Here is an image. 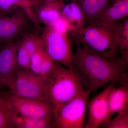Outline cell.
Returning <instances> with one entry per match:
<instances>
[{
    "mask_svg": "<svg viewBox=\"0 0 128 128\" xmlns=\"http://www.w3.org/2000/svg\"><path fill=\"white\" fill-rule=\"evenodd\" d=\"M73 64L83 88L91 92L108 83L119 85L128 75V69L79 46L73 54Z\"/></svg>",
    "mask_w": 128,
    "mask_h": 128,
    "instance_id": "cell-1",
    "label": "cell"
},
{
    "mask_svg": "<svg viewBox=\"0 0 128 128\" xmlns=\"http://www.w3.org/2000/svg\"><path fill=\"white\" fill-rule=\"evenodd\" d=\"M119 23L106 25L98 23L86 26L76 40L78 46L118 64Z\"/></svg>",
    "mask_w": 128,
    "mask_h": 128,
    "instance_id": "cell-2",
    "label": "cell"
},
{
    "mask_svg": "<svg viewBox=\"0 0 128 128\" xmlns=\"http://www.w3.org/2000/svg\"><path fill=\"white\" fill-rule=\"evenodd\" d=\"M47 83L48 100L54 107L71 101L86 91L74 69L57 62Z\"/></svg>",
    "mask_w": 128,
    "mask_h": 128,
    "instance_id": "cell-3",
    "label": "cell"
},
{
    "mask_svg": "<svg viewBox=\"0 0 128 128\" xmlns=\"http://www.w3.org/2000/svg\"><path fill=\"white\" fill-rule=\"evenodd\" d=\"M91 92L89 90H86L71 101L54 106V128H84L88 100Z\"/></svg>",
    "mask_w": 128,
    "mask_h": 128,
    "instance_id": "cell-4",
    "label": "cell"
},
{
    "mask_svg": "<svg viewBox=\"0 0 128 128\" xmlns=\"http://www.w3.org/2000/svg\"><path fill=\"white\" fill-rule=\"evenodd\" d=\"M28 9L18 8L0 14V45L20 40L33 32L34 23Z\"/></svg>",
    "mask_w": 128,
    "mask_h": 128,
    "instance_id": "cell-5",
    "label": "cell"
},
{
    "mask_svg": "<svg viewBox=\"0 0 128 128\" xmlns=\"http://www.w3.org/2000/svg\"><path fill=\"white\" fill-rule=\"evenodd\" d=\"M41 39L46 53L51 59L69 69H74L72 44L68 33L58 32L47 25Z\"/></svg>",
    "mask_w": 128,
    "mask_h": 128,
    "instance_id": "cell-6",
    "label": "cell"
},
{
    "mask_svg": "<svg viewBox=\"0 0 128 128\" xmlns=\"http://www.w3.org/2000/svg\"><path fill=\"white\" fill-rule=\"evenodd\" d=\"M9 92L10 95L16 96L48 101L47 82L27 70L19 68Z\"/></svg>",
    "mask_w": 128,
    "mask_h": 128,
    "instance_id": "cell-7",
    "label": "cell"
},
{
    "mask_svg": "<svg viewBox=\"0 0 128 128\" xmlns=\"http://www.w3.org/2000/svg\"><path fill=\"white\" fill-rule=\"evenodd\" d=\"M116 84L111 83L104 90L88 101L87 118L84 128H104L111 120L108 96L112 88Z\"/></svg>",
    "mask_w": 128,
    "mask_h": 128,
    "instance_id": "cell-8",
    "label": "cell"
},
{
    "mask_svg": "<svg viewBox=\"0 0 128 128\" xmlns=\"http://www.w3.org/2000/svg\"><path fill=\"white\" fill-rule=\"evenodd\" d=\"M13 107L18 115L24 116L54 119V107L48 101H42L10 95Z\"/></svg>",
    "mask_w": 128,
    "mask_h": 128,
    "instance_id": "cell-9",
    "label": "cell"
},
{
    "mask_svg": "<svg viewBox=\"0 0 128 128\" xmlns=\"http://www.w3.org/2000/svg\"><path fill=\"white\" fill-rule=\"evenodd\" d=\"M20 40L7 43L0 48V78L8 90L16 80L19 70L16 52Z\"/></svg>",
    "mask_w": 128,
    "mask_h": 128,
    "instance_id": "cell-10",
    "label": "cell"
},
{
    "mask_svg": "<svg viewBox=\"0 0 128 128\" xmlns=\"http://www.w3.org/2000/svg\"><path fill=\"white\" fill-rule=\"evenodd\" d=\"M77 2L84 16L86 26L98 23L110 4L109 0H79Z\"/></svg>",
    "mask_w": 128,
    "mask_h": 128,
    "instance_id": "cell-11",
    "label": "cell"
},
{
    "mask_svg": "<svg viewBox=\"0 0 128 128\" xmlns=\"http://www.w3.org/2000/svg\"><path fill=\"white\" fill-rule=\"evenodd\" d=\"M110 116L128 109V76L123 78L118 87L112 88L108 96Z\"/></svg>",
    "mask_w": 128,
    "mask_h": 128,
    "instance_id": "cell-12",
    "label": "cell"
},
{
    "mask_svg": "<svg viewBox=\"0 0 128 128\" xmlns=\"http://www.w3.org/2000/svg\"><path fill=\"white\" fill-rule=\"evenodd\" d=\"M61 13L62 17L69 24L70 32L76 40L86 26L84 18L80 6L76 2L64 5Z\"/></svg>",
    "mask_w": 128,
    "mask_h": 128,
    "instance_id": "cell-13",
    "label": "cell"
},
{
    "mask_svg": "<svg viewBox=\"0 0 128 128\" xmlns=\"http://www.w3.org/2000/svg\"><path fill=\"white\" fill-rule=\"evenodd\" d=\"M18 114L12 104L9 92L0 91V128H16Z\"/></svg>",
    "mask_w": 128,
    "mask_h": 128,
    "instance_id": "cell-14",
    "label": "cell"
},
{
    "mask_svg": "<svg viewBox=\"0 0 128 128\" xmlns=\"http://www.w3.org/2000/svg\"><path fill=\"white\" fill-rule=\"evenodd\" d=\"M98 23L112 25L128 16V0H112Z\"/></svg>",
    "mask_w": 128,
    "mask_h": 128,
    "instance_id": "cell-15",
    "label": "cell"
},
{
    "mask_svg": "<svg viewBox=\"0 0 128 128\" xmlns=\"http://www.w3.org/2000/svg\"><path fill=\"white\" fill-rule=\"evenodd\" d=\"M46 0L38 12L39 19L47 25H50L62 17L61 11L63 5L60 2Z\"/></svg>",
    "mask_w": 128,
    "mask_h": 128,
    "instance_id": "cell-16",
    "label": "cell"
},
{
    "mask_svg": "<svg viewBox=\"0 0 128 128\" xmlns=\"http://www.w3.org/2000/svg\"><path fill=\"white\" fill-rule=\"evenodd\" d=\"M53 120L40 119L18 115L16 128H54Z\"/></svg>",
    "mask_w": 128,
    "mask_h": 128,
    "instance_id": "cell-17",
    "label": "cell"
},
{
    "mask_svg": "<svg viewBox=\"0 0 128 128\" xmlns=\"http://www.w3.org/2000/svg\"><path fill=\"white\" fill-rule=\"evenodd\" d=\"M118 53L120 56L128 54V19L119 23L118 28Z\"/></svg>",
    "mask_w": 128,
    "mask_h": 128,
    "instance_id": "cell-18",
    "label": "cell"
},
{
    "mask_svg": "<svg viewBox=\"0 0 128 128\" xmlns=\"http://www.w3.org/2000/svg\"><path fill=\"white\" fill-rule=\"evenodd\" d=\"M45 52L42 41L30 58V67L28 70L34 74L38 75L41 69L43 57Z\"/></svg>",
    "mask_w": 128,
    "mask_h": 128,
    "instance_id": "cell-19",
    "label": "cell"
},
{
    "mask_svg": "<svg viewBox=\"0 0 128 128\" xmlns=\"http://www.w3.org/2000/svg\"><path fill=\"white\" fill-rule=\"evenodd\" d=\"M33 4L21 0H0V14H6L18 8H30Z\"/></svg>",
    "mask_w": 128,
    "mask_h": 128,
    "instance_id": "cell-20",
    "label": "cell"
},
{
    "mask_svg": "<svg viewBox=\"0 0 128 128\" xmlns=\"http://www.w3.org/2000/svg\"><path fill=\"white\" fill-rule=\"evenodd\" d=\"M116 116L110 121L104 128H128V109L118 113Z\"/></svg>",
    "mask_w": 128,
    "mask_h": 128,
    "instance_id": "cell-21",
    "label": "cell"
},
{
    "mask_svg": "<svg viewBox=\"0 0 128 128\" xmlns=\"http://www.w3.org/2000/svg\"><path fill=\"white\" fill-rule=\"evenodd\" d=\"M21 40L16 52L18 65L19 68L28 70L30 67L31 57L24 47Z\"/></svg>",
    "mask_w": 128,
    "mask_h": 128,
    "instance_id": "cell-22",
    "label": "cell"
},
{
    "mask_svg": "<svg viewBox=\"0 0 128 128\" xmlns=\"http://www.w3.org/2000/svg\"><path fill=\"white\" fill-rule=\"evenodd\" d=\"M55 63V61L49 57L45 51L41 63L40 72L38 75L47 82L49 76L54 69Z\"/></svg>",
    "mask_w": 128,
    "mask_h": 128,
    "instance_id": "cell-23",
    "label": "cell"
},
{
    "mask_svg": "<svg viewBox=\"0 0 128 128\" xmlns=\"http://www.w3.org/2000/svg\"><path fill=\"white\" fill-rule=\"evenodd\" d=\"M52 27L58 32L63 33H67L70 32V28L67 21L61 17L50 25Z\"/></svg>",
    "mask_w": 128,
    "mask_h": 128,
    "instance_id": "cell-24",
    "label": "cell"
},
{
    "mask_svg": "<svg viewBox=\"0 0 128 128\" xmlns=\"http://www.w3.org/2000/svg\"><path fill=\"white\" fill-rule=\"evenodd\" d=\"M21 0L31 2L33 4L34 6H38L42 4L46 1L44 0Z\"/></svg>",
    "mask_w": 128,
    "mask_h": 128,
    "instance_id": "cell-25",
    "label": "cell"
},
{
    "mask_svg": "<svg viewBox=\"0 0 128 128\" xmlns=\"http://www.w3.org/2000/svg\"><path fill=\"white\" fill-rule=\"evenodd\" d=\"M2 46V45H0V48L1 46ZM4 87H6V86H5L4 85V84H3L2 81L0 78V91H2V90L1 89Z\"/></svg>",
    "mask_w": 128,
    "mask_h": 128,
    "instance_id": "cell-26",
    "label": "cell"
},
{
    "mask_svg": "<svg viewBox=\"0 0 128 128\" xmlns=\"http://www.w3.org/2000/svg\"></svg>",
    "mask_w": 128,
    "mask_h": 128,
    "instance_id": "cell-27",
    "label": "cell"
}]
</instances>
